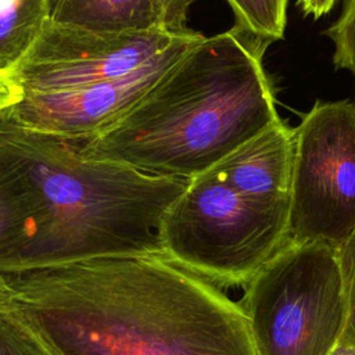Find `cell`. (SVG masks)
I'll list each match as a JSON object with an SVG mask.
<instances>
[{
  "instance_id": "cell-1",
  "label": "cell",
  "mask_w": 355,
  "mask_h": 355,
  "mask_svg": "<svg viewBox=\"0 0 355 355\" xmlns=\"http://www.w3.org/2000/svg\"><path fill=\"white\" fill-rule=\"evenodd\" d=\"M55 355H258L239 302L164 252L0 270Z\"/></svg>"
},
{
  "instance_id": "cell-2",
  "label": "cell",
  "mask_w": 355,
  "mask_h": 355,
  "mask_svg": "<svg viewBox=\"0 0 355 355\" xmlns=\"http://www.w3.org/2000/svg\"><path fill=\"white\" fill-rule=\"evenodd\" d=\"M263 51L232 28L204 36L115 125L75 141L82 155L193 179L282 121Z\"/></svg>"
},
{
  "instance_id": "cell-3",
  "label": "cell",
  "mask_w": 355,
  "mask_h": 355,
  "mask_svg": "<svg viewBox=\"0 0 355 355\" xmlns=\"http://www.w3.org/2000/svg\"><path fill=\"white\" fill-rule=\"evenodd\" d=\"M0 153L28 178L37 200L29 240L0 270L162 252L164 215L191 180L87 158L75 141L22 128L3 112Z\"/></svg>"
},
{
  "instance_id": "cell-4",
  "label": "cell",
  "mask_w": 355,
  "mask_h": 355,
  "mask_svg": "<svg viewBox=\"0 0 355 355\" xmlns=\"http://www.w3.org/2000/svg\"><path fill=\"white\" fill-rule=\"evenodd\" d=\"M288 241V197L240 194L211 171L190 180L164 215L161 250L225 290L244 287Z\"/></svg>"
},
{
  "instance_id": "cell-5",
  "label": "cell",
  "mask_w": 355,
  "mask_h": 355,
  "mask_svg": "<svg viewBox=\"0 0 355 355\" xmlns=\"http://www.w3.org/2000/svg\"><path fill=\"white\" fill-rule=\"evenodd\" d=\"M258 355H330L347 323L337 250L287 241L243 287Z\"/></svg>"
},
{
  "instance_id": "cell-6",
  "label": "cell",
  "mask_w": 355,
  "mask_h": 355,
  "mask_svg": "<svg viewBox=\"0 0 355 355\" xmlns=\"http://www.w3.org/2000/svg\"><path fill=\"white\" fill-rule=\"evenodd\" d=\"M355 229V103L316 101L294 128L288 240L337 250Z\"/></svg>"
},
{
  "instance_id": "cell-7",
  "label": "cell",
  "mask_w": 355,
  "mask_h": 355,
  "mask_svg": "<svg viewBox=\"0 0 355 355\" xmlns=\"http://www.w3.org/2000/svg\"><path fill=\"white\" fill-rule=\"evenodd\" d=\"M189 31H98L49 19L10 76L24 94L67 90L114 79L161 54Z\"/></svg>"
},
{
  "instance_id": "cell-8",
  "label": "cell",
  "mask_w": 355,
  "mask_h": 355,
  "mask_svg": "<svg viewBox=\"0 0 355 355\" xmlns=\"http://www.w3.org/2000/svg\"><path fill=\"white\" fill-rule=\"evenodd\" d=\"M204 35L189 31L137 69L73 89L24 94L3 111L14 123L71 141H87L121 121Z\"/></svg>"
},
{
  "instance_id": "cell-9",
  "label": "cell",
  "mask_w": 355,
  "mask_h": 355,
  "mask_svg": "<svg viewBox=\"0 0 355 355\" xmlns=\"http://www.w3.org/2000/svg\"><path fill=\"white\" fill-rule=\"evenodd\" d=\"M293 153L294 128L279 121L236 148L211 172L243 196L286 198L290 191Z\"/></svg>"
},
{
  "instance_id": "cell-10",
  "label": "cell",
  "mask_w": 355,
  "mask_h": 355,
  "mask_svg": "<svg viewBox=\"0 0 355 355\" xmlns=\"http://www.w3.org/2000/svg\"><path fill=\"white\" fill-rule=\"evenodd\" d=\"M50 21L116 32L161 28L155 0H51Z\"/></svg>"
},
{
  "instance_id": "cell-11",
  "label": "cell",
  "mask_w": 355,
  "mask_h": 355,
  "mask_svg": "<svg viewBox=\"0 0 355 355\" xmlns=\"http://www.w3.org/2000/svg\"><path fill=\"white\" fill-rule=\"evenodd\" d=\"M36 214L37 200L31 182L0 153V263L29 240Z\"/></svg>"
},
{
  "instance_id": "cell-12",
  "label": "cell",
  "mask_w": 355,
  "mask_h": 355,
  "mask_svg": "<svg viewBox=\"0 0 355 355\" xmlns=\"http://www.w3.org/2000/svg\"><path fill=\"white\" fill-rule=\"evenodd\" d=\"M51 0H0V73L21 62L50 19Z\"/></svg>"
},
{
  "instance_id": "cell-13",
  "label": "cell",
  "mask_w": 355,
  "mask_h": 355,
  "mask_svg": "<svg viewBox=\"0 0 355 355\" xmlns=\"http://www.w3.org/2000/svg\"><path fill=\"white\" fill-rule=\"evenodd\" d=\"M234 15L233 28L262 51L284 36L288 0H226Z\"/></svg>"
},
{
  "instance_id": "cell-14",
  "label": "cell",
  "mask_w": 355,
  "mask_h": 355,
  "mask_svg": "<svg viewBox=\"0 0 355 355\" xmlns=\"http://www.w3.org/2000/svg\"><path fill=\"white\" fill-rule=\"evenodd\" d=\"M0 355H55L21 312L1 294Z\"/></svg>"
},
{
  "instance_id": "cell-15",
  "label": "cell",
  "mask_w": 355,
  "mask_h": 355,
  "mask_svg": "<svg viewBox=\"0 0 355 355\" xmlns=\"http://www.w3.org/2000/svg\"><path fill=\"white\" fill-rule=\"evenodd\" d=\"M324 33L334 44V65L355 75V0L345 1L338 19Z\"/></svg>"
},
{
  "instance_id": "cell-16",
  "label": "cell",
  "mask_w": 355,
  "mask_h": 355,
  "mask_svg": "<svg viewBox=\"0 0 355 355\" xmlns=\"http://www.w3.org/2000/svg\"><path fill=\"white\" fill-rule=\"evenodd\" d=\"M337 259L347 305V323L344 331L355 336V229L337 248Z\"/></svg>"
},
{
  "instance_id": "cell-17",
  "label": "cell",
  "mask_w": 355,
  "mask_h": 355,
  "mask_svg": "<svg viewBox=\"0 0 355 355\" xmlns=\"http://www.w3.org/2000/svg\"><path fill=\"white\" fill-rule=\"evenodd\" d=\"M162 29L173 33L184 32L187 12L193 0H155Z\"/></svg>"
},
{
  "instance_id": "cell-18",
  "label": "cell",
  "mask_w": 355,
  "mask_h": 355,
  "mask_svg": "<svg viewBox=\"0 0 355 355\" xmlns=\"http://www.w3.org/2000/svg\"><path fill=\"white\" fill-rule=\"evenodd\" d=\"M22 97V89L12 80L10 73H0V112L19 103Z\"/></svg>"
},
{
  "instance_id": "cell-19",
  "label": "cell",
  "mask_w": 355,
  "mask_h": 355,
  "mask_svg": "<svg viewBox=\"0 0 355 355\" xmlns=\"http://www.w3.org/2000/svg\"><path fill=\"white\" fill-rule=\"evenodd\" d=\"M337 0H298V6L304 15H311L315 19L327 14Z\"/></svg>"
},
{
  "instance_id": "cell-20",
  "label": "cell",
  "mask_w": 355,
  "mask_h": 355,
  "mask_svg": "<svg viewBox=\"0 0 355 355\" xmlns=\"http://www.w3.org/2000/svg\"><path fill=\"white\" fill-rule=\"evenodd\" d=\"M330 355H355V336L343 331L337 345Z\"/></svg>"
}]
</instances>
